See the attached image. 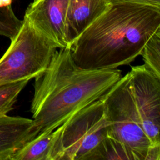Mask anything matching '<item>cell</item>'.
Masks as SVG:
<instances>
[{"label":"cell","instance_id":"8992f818","mask_svg":"<svg viewBox=\"0 0 160 160\" xmlns=\"http://www.w3.org/2000/svg\"><path fill=\"white\" fill-rule=\"evenodd\" d=\"M128 73L143 129L152 146L160 145V77L144 64L131 66Z\"/></svg>","mask_w":160,"mask_h":160},{"label":"cell","instance_id":"5b68a950","mask_svg":"<svg viewBox=\"0 0 160 160\" xmlns=\"http://www.w3.org/2000/svg\"><path fill=\"white\" fill-rule=\"evenodd\" d=\"M61 128L59 160H85L109 134L101 98L78 111Z\"/></svg>","mask_w":160,"mask_h":160},{"label":"cell","instance_id":"9c48e42d","mask_svg":"<svg viewBox=\"0 0 160 160\" xmlns=\"http://www.w3.org/2000/svg\"><path fill=\"white\" fill-rule=\"evenodd\" d=\"M32 119L21 116H0V160H11L13 154L31 141Z\"/></svg>","mask_w":160,"mask_h":160},{"label":"cell","instance_id":"ba28073f","mask_svg":"<svg viewBox=\"0 0 160 160\" xmlns=\"http://www.w3.org/2000/svg\"><path fill=\"white\" fill-rule=\"evenodd\" d=\"M111 0H69L65 27L71 46L78 37L111 5Z\"/></svg>","mask_w":160,"mask_h":160},{"label":"cell","instance_id":"7a4b0ae2","mask_svg":"<svg viewBox=\"0 0 160 160\" xmlns=\"http://www.w3.org/2000/svg\"><path fill=\"white\" fill-rule=\"evenodd\" d=\"M160 29V6L128 1H112L75 40L72 56L86 69H115L139 55Z\"/></svg>","mask_w":160,"mask_h":160},{"label":"cell","instance_id":"7c38bea8","mask_svg":"<svg viewBox=\"0 0 160 160\" xmlns=\"http://www.w3.org/2000/svg\"><path fill=\"white\" fill-rule=\"evenodd\" d=\"M12 0H0V35L12 40L19 32L23 20L19 19L11 7Z\"/></svg>","mask_w":160,"mask_h":160},{"label":"cell","instance_id":"52a82bcc","mask_svg":"<svg viewBox=\"0 0 160 160\" xmlns=\"http://www.w3.org/2000/svg\"><path fill=\"white\" fill-rule=\"evenodd\" d=\"M68 3L69 0H34L24 17L58 49H71L65 27Z\"/></svg>","mask_w":160,"mask_h":160},{"label":"cell","instance_id":"4fadbf2b","mask_svg":"<svg viewBox=\"0 0 160 160\" xmlns=\"http://www.w3.org/2000/svg\"><path fill=\"white\" fill-rule=\"evenodd\" d=\"M29 79L0 85V116H5L14 108L18 97Z\"/></svg>","mask_w":160,"mask_h":160},{"label":"cell","instance_id":"6da1fadb","mask_svg":"<svg viewBox=\"0 0 160 160\" xmlns=\"http://www.w3.org/2000/svg\"><path fill=\"white\" fill-rule=\"evenodd\" d=\"M121 77L117 68L83 69L74 62L71 49L56 50L47 68L34 78L31 140L49 134L99 99Z\"/></svg>","mask_w":160,"mask_h":160},{"label":"cell","instance_id":"8fae6325","mask_svg":"<svg viewBox=\"0 0 160 160\" xmlns=\"http://www.w3.org/2000/svg\"><path fill=\"white\" fill-rule=\"evenodd\" d=\"M132 160L123 144L108 134L88 154L85 160Z\"/></svg>","mask_w":160,"mask_h":160},{"label":"cell","instance_id":"9a60e30c","mask_svg":"<svg viewBox=\"0 0 160 160\" xmlns=\"http://www.w3.org/2000/svg\"><path fill=\"white\" fill-rule=\"evenodd\" d=\"M112 2L114 1H132V2H137L141 3H146L152 4L158 6H160V0H111Z\"/></svg>","mask_w":160,"mask_h":160},{"label":"cell","instance_id":"30bf717a","mask_svg":"<svg viewBox=\"0 0 160 160\" xmlns=\"http://www.w3.org/2000/svg\"><path fill=\"white\" fill-rule=\"evenodd\" d=\"M61 126L44 136H37L26 142L12 156L11 160H59Z\"/></svg>","mask_w":160,"mask_h":160},{"label":"cell","instance_id":"5bb4252c","mask_svg":"<svg viewBox=\"0 0 160 160\" xmlns=\"http://www.w3.org/2000/svg\"><path fill=\"white\" fill-rule=\"evenodd\" d=\"M141 55L144 62V64L160 77V29L147 41Z\"/></svg>","mask_w":160,"mask_h":160},{"label":"cell","instance_id":"3957f363","mask_svg":"<svg viewBox=\"0 0 160 160\" xmlns=\"http://www.w3.org/2000/svg\"><path fill=\"white\" fill-rule=\"evenodd\" d=\"M109 135L121 142L132 160H147L152 146L145 133L129 88L128 73L101 97Z\"/></svg>","mask_w":160,"mask_h":160},{"label":"cell","instance_id":"277c9868","mask_svg":"<svg viewBox=\"0 0 160 160\" xmlns=\"http://www.w3.org/2000/svg\"><path fill=\"white\" fill-rule=\"evenodd\" d=\"M11 41L0 59V85L36 78L47 68L58 49L24 18Z\"/></svg>","mask_w":160,"mask_h":160}]
</instances>
